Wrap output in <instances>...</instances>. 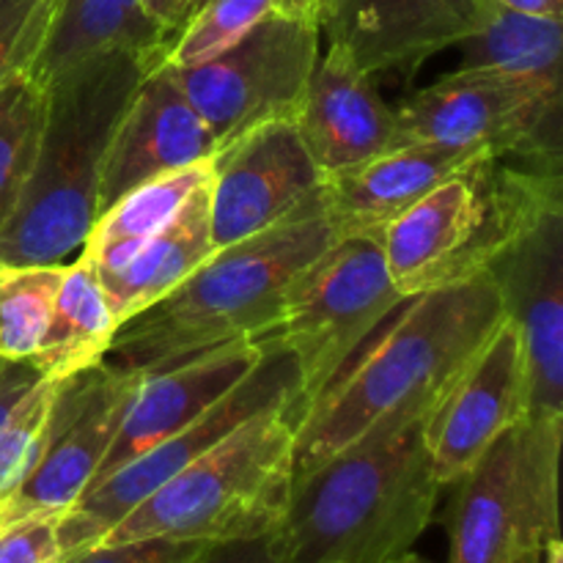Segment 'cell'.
<instances>
[{"label":"cell","instance_id":"obj_8","mask_svg":"<svg viewBox=\"0 0 563 563\" xmlns=\"http://www.w3.org/2000/svg\"><path fill=\"white\" fill-rule=\"evenodd\" d=\"M401 300L372 236H335L291 278L273 328L258 341L284 350L295 363L300 383L295 418L333 383Z\"/></svg>","mask_w":563,"mask_h":563},{"label":"cell","instance_id":"obj_22","mask_svg":"<svg viewBox=\"0 0 563 563\" xmlns=\"http://www.w3.org/2000/svg\"><path fill=\"white\" fill-rule=\"evenodd\" d=\"M168 38L141 0H49L47 27L25 75L47 86L91 55L110 49L157 55L168 49Z\"/></svg>","mask_w":563,"mask_h":563},{"label":"cell","instance_id":"obj_41","mask_svg":"<svg viewBox=\"0 0 563 563\" xmlns=\"http://www.w3.org/2000/svg\"><path fill=\"white\" fill-rule=\"evenodd\" d=\"M520 563H542V553H537V555H528V559H522Z\"/></svg>","mask_w":563,"mask_h":563},{"label":"cell","instance_id":"obj_2","mask_svg":"<svg viewBox=\"0 0 563 563\" xmlns=\"http://www.w3.org/2000/svg\"><path fill=\"white\" fill-rule=\"evenodd\" d=\"M427 416H394L302 473L269 533L275 563H388L432 522L440 482Z\"/></svg>","mask_w":563,"mask_h":563},{"label":"cell","instance_id":"obj_16","mask_svg":"<svg viewBox=\"0 0 563 563\" xmlns=\"http://www.w3.org/2000/svg\"><path fill=\"white\" fill-rule=\"evenodd\" d=\"M214 152L218 141L207 121L170 80L168 69L157 64L135 88L110 137L99 179L97 218L135 187L207 163Z\"/></svg>","mask_w":563,"mask_h":563},{"label":"cell","instance_id":"obj_36","mask_svg":"<svg viewBox=\"0 0 563 563\" xmlns=\"http://www.w3.org/2000/svg\"><path fill=\"white\" fill-rule=\"evenodd\" d=\"M146 14L163 27L168 36H174L181 25V11H185V0H141Z\"/></svg>","mask_w":563,"mask_h":563},{"label":"cell","instance_id":"obj_5","mask_svg":"<svg viewBox=\"0 0 563 563\" xmlns=\"http://www.w3.org/2000/svg\"><path fill=\"white\" fill-rule=\"evenodd\" d=\"M563 209V168L482 154L377 236L401 297L484 278L537 220Z\"/></svg>","mask_w":563,"mask_h":563},{"label":"cell","instance_id":"obj_3","mask_svg":"<svg viewBox=\"0 0 563 563\" xmlns=\"http://www.w3.org/2000/svg\"><path fill=\"white\" fill-rule=\"evenodd\" d=\"M165 53L110 49L69 66L44 86L47 108L36 163L20 203L0 229V264H66L97 220L104 154L121 113Z\"/></svg>","mask_w":563,"mask_h":563},{"label":"cell","instance_id":"obj_4","mask_svg":"<svg viewBox=\"0 0 563 563\" xmlns=\"http://www.w3.org/2000/svg\"><path fill=\"white\" fill-rule=\"evenodd\" d=\"M333 240L324 212H311L218 247L163 300L119 324L104 363L148 374L231 341L262 339L291 278Z\"/></svg>","mask_w":563,"mask_h":563},{"label":"cell","instance_id":"obj_30","mask_svg":"<svg viewBox=\"0 0 563 563\" xmlns=\"http://www.w3.org/2000/svg\"><path fill=\"white\" fill-rule=\"evenodd\" d=\"M47 16L49 0H0V82L31 69Z\"/></svg>","mask_w":563,"mask_h":563},{"label":"cell","instance_id":"obj_33","mask_svg":"<svg viewBox=\"0 0 563 563\" xmlns=\"http://www.w3.org/2000/svg\"><path fill=\"white\" fill-rule=\"evenodd\" d=\"M190 563H275L269 537L207 544Z\"/></svg>","mask_w":563,"mask_h":563},{"label":"cell","instance_id":"obj_15","mask_svg":"<svg viewBox=\"0 0 563 563\" xmlns=\"http://www.w3.org/2000/svg\"><path fill=\"white\" fill-rule=\"evenodd\" d=\"M528 416V366L509 322L493 330L423 421V443L440 487L460 482L484 451Z\"/></svg>","mask_w":563,"mask_h":563},{"label":"cell","instance_id":"obj_39","mask_svg":"<svg viewBox=\"0 0 563 563\" xmlns=\"http://www.w3.org/2000/svg\"><path fill=\"white\" fill-rule=\"evenodd\" d=\"M203 3H207V0H185V11H181V25H185V22L190 20V16L196 14V11L201 9ZM181 25H179V27H181Z\"/></svg>","mask_w":563,"mask_h":563},{"label":"cell","instance_id":"obj_38","mask_svg":"<svg viewBox=\"0 0 563 563\" xmlns=\"http://www.w3.org/2000/svg\"><path fill=\"white\" fill-rule=\"evenodd\" d=\"M542 563H563V544L561 539H553L548 548L542 550Z\"/></svg>","mask_w":563,"mask_h":563},{"label":"cell","instance_id":"obj_28","mask_svg":"<svg viewBox=\"0 0 563 563\" xmlns=\"http://www.w3.org/2000/svg\"><path fill=\"white\" fill-rule=\"evenodd\" d=\"M275 11L278 0H207L168 38L163 64L190 66L212 58Z\"/></svg>","mask_w":563,"mask_h":563},{"label":"cell","instance_id":"obj_32","mask_svg":"<svg viewBox=\"0 0 563 563\" xmlns=\"http://www.w3.org/2000/svg\"><path fill=\"white\" fill-rule=\"evenodd\" d=\"M0 563H66L58 520H22L0 528Z\"/></svg>","mask_w":563,"mask_h":563},{"label":"cell","instance_id":"obj_24","mask_svg":"<svg viewBox=\"0 0 563 563\" xmlns=\"http://www.w3.org/2000/svg\"><path fill=\"white\" fill-rule=\"evenodd\" d=\"M212 165L196 163L190 168L157 176L146 185L135 187L110 209H104L93 220L86 242L80 247V258L97 275L121 267L143 242L152 240L159 229L170 223L185 207L187 198L209 181Z\"/></svg>","mask_w":563,"mask_h":563},{"label":"cell","instance_id":"obj_40","mask_svg":"<svg viewBox=\"0 0 563 563\" xmlns=\"http://www.w3.org/2000/svg\"><path fill=\"white\" fill-rule=\"evenodd\" d=\"M388 563H427V561H421V559H418V555L410 550V553L399 555V559H394V561H388Z\"/></svg>","mask_w":563,"mask_h":563},{"label":"cell","instance_id":"obj_34","mask_svg":"<svg viewBox=\"0 0 563 563\" xmlns=\"http://www.w3.org/2000/svg\"><path fill=\"white\" fill-rule=\"evenodd\" d=\"M36 383H42V377L27 361H0V427Z\"/></svg>","mask_w":563,"mask_h":563},{"label":"cell","instance_id":"obj_25","mask_svg":"<svg viewBox=\"0 0 563 563\" xmlns=\"http://www.w3.org/2000/svg\"><path fill=\"white\" fill-rule=\"evenodd\" d=\"M456 47L460 69H489L563 86V20L495 3L493 14Z\"/></svg>","mask_w":563,"mask_h":563},{"label":"cell","instance_id":"obj_10","mask_svg":"<svg viewBox=\"0 0 563 563\" xmlns=\"http://www.w3.org/2000/svg\"><path fill=\"white\" fill-rule=\"evenodd\" d=\"M297 394H300V383H297V368L291 357L284 350L267 346L251 374L242 377L214 405H209L201 416L192 418L185 429L86 489V495L58 520V537L66 561L80 555L82 550L97 548L154 489H159L190 462L207 454L247 418L275 410V407H289L295 412Z\"/></svg>","mask_w":563,"mask_h":563},{"label":"cell","instance_id":"obj_11","mask_svg":"<svg viewBox=\"0 0 563 563\" xmlns=\"http://www.w3.org/2000/svg\"><path fill=\"white\" fill-rule=\"evenodd\" d=\"M322 53V31L269 14L207 60L170 66V80L212 130L218 148L273 121H295L308 77Z\"/></svg>","mask_w":563,"mask_h":563},{"label":"cell","instance_id":"obj_20","mask_svg":"<svg viewBox=\"0 0 563 563\" xmlns=\"http://www.w3.org/2000/svg\"><path fill=\"white\" fill-rule=\"evenodd\" d=\"M482 154L440 143H405L355 168L324 176L322 212L335 236L377 240L385 225Z\"/></svg>","mask_w":563,"mask_h":563},{"label":"cell","instance_id":"obj_35","mask_svg":"<svg viewBox=\"0 0 563 563\" xmlns=\"http://www.w3.org/2000/svg\"><path fill=\"white\" fill-rule=\"evenodd\" d=\"M330 0H278V11L275 14L295 16V20H306L322 31V22L328 16Z\"/></svg>","mask_w":563,"mask_h":563},{"label":"cell","instance_id":"obj_6","mask_svg":"<svg viewBox=\"0 0 563 563\" xmlns=\"http://www.w3.org/2000/svg\"><path fill=\"white\" fill-rule=\"evenodd\" d=\"M295 432L289 407L247 418L154 489L99 544L148 537L207 544L269 537L295 484Z\"/></svg>","mask_w":563,"mask_h":563},{"label":"cell","instance_id":"obj_9","mask_svg":"<svg viewBox=\"0 0 563 563\" xmlns=\"http://www.w3.org/2000/svg\"><path fill=\"white\" fill-rule=\"evenodd\" d=\"M396 110L399 146L440 143L563 168V86L489 69H456Z\"/></svg>","mask_w":563,"mask_h":563},{"label":"cell","instance_id":"obj_17","mask_svg":"<svg viewBox=\"0 0 563 563\" xmlns=\"http://www.w3.org/2000/svg\"><path fill=\"white\" fill-rule=\"evenodd\" d=\"M495 0H330L322 33L368 75L412 69L456 47L493 14Z\"/></svg>","mask_w":563,"mask_h":563},{"label":"cell","instance_id":"obj_19","mask_svg":"<svg viewBox=\"0 0 563 563\" xmlns=\"http://www.w3.org/2000/svg\"><path fill=\"white\" fill-rule=\"evenodd\" d=\"M264 352L267 346H262L258 339H242L198 352L176 366L141 374V383L132 394L130 407L121 418L119 432L110 443L108 456L99 465L93 484L185 429L192 418L201 416L209 405L229 394L242 377H247L251 368L264 357Z\"/></svg>","mask_w":563,"mask_h":563},{"label":"cell","instance_id":"obj_31","mask_svg":"<svg viewBox=\"0 0 563 563\" xmlns=\"http://www.w3.org/2000/svg\"><path fill=\"white\" fill-rule=\"evenodd\" d=\"M203 548L207 542L148 537L119 544H97L66 563H190Z\"/></svg>","mask_w":563,"mask_h":563},{"label":"cell","instance_id":"obj_27","mask_svg":"<svg viewBox=\"0 0 563 563\" xmlns=\"http://www.w3.org/2000/svg\"><path fill=\"white\" fill-rule=\"evenodd\" d=\"M66 264H0V361H27L49 324Z\"/></svg>","mask_w":563,"mask_h":563},{"label":"cell","instance_id":"obj_7","mask_svg":"<svg viewBox=\"0 0 563 563\" xmlns=\"http://www.w3.org/2000/svg\"><path fill=\"white\" fill-rule=\"evenodd\" d=\"M563 412L526 416L454 482L449 563H520L561 539Z\"/></svg>","mask_w":563,"mask_h":563},{"label":"cell","instance_id":"obj_29","mask_svg":"<svg viewBox=\"0 0 563 563\" xmlns=\"http://www.w3.org/2000/svg\"><path fill=\"white\" fill-rule=\"evenodd\" d=\"M58 383L42 379L31 388V394L14 407L9 421L0 427V498L22 478L36 454L38 438L47 423Z\"/></svg>","mask_w":563,"mask_h":563},{"label":"cell","instance_id":"obj_14","mask_svg":"<svg viewBox=\"0 0 563 563\" xmlns=\"http://www.w3.org/2000/svg\"><path fill=\"white\" fill-rule=\"evenodd\" d=\"M528 366V416L563 412V209L522 231L487 269Z\"/></svg>","mask_w":563,"mask_h":563},{"label":"cell","instance_id":"obj_23","mask_svg":"<svg viewBox=\"0 0 563 563\" xmlns=\"http://www.w3.org/2000/svg\"><path fill=\"white\" fill-rule=\"evenodd\" d=\"M115 330L119 322L97 273L82 258H75L66 262L49 324L27 363L42 379L60 383L99 366L108 355Z\"/></svg>","mask_w":563,"mask_h":563},{"label":"cell","instance_id":"obj_12","mask_svg":"<svg viewBox=\"0 0 563 563\" xmlns=\"http://www.w3.org/2000/svg\"><path fill=\"white\" fill-rule=\"evenodd\" d=\"M137 383L141 374L104 361L60 379L31 465L0 498V528L60 520L86 495Z\"/></svg>","mask_w":563,"mask_h":563},{"label":"cell","instance_id":"obj_37","mask_svg":"<svg viewBox=\"0 0 563 563\" xmlns=\"http://www.w3.org/2000/svg\"><path fill=\"white\" fill-rule=\"evenodd\" d=\"M495 3L506 5V9L526 11V14H539V16H553V20H563V0H495Z\"/></svg>","mask_w":563,"mask_h":563},{"label":"cell","instance_id":"obj_1","mask_svg":"<svg viewBox=\"0 0 563 563\" xmlns=\"http://www.w3.org/2000/svg\"><path fill=\"white\" fill-rule=\"evenodd\" d=\"M500 322L487 275L405 297L297 418L295 478L385 418L427 416Z\"/></svg>","mask_w":563,"mask_h":563},{"label":"cell","instance_id":"obj_21","mask_svg":"<svg viewBox=\"0 0 563 563\" xmlns=\"http://www.w3.org/2000/svg\"><path fill=\"white\" fill-rule=\"evenodd\" d=\"M218 251L209 214V181L198 187L174 220L148 242H143L121 267L97 275L108 295L115 322H126L143 308L163 300L185 278H190Z\"/></svg>","mask_w":563,"mask_h":563},{"label":"cell","instance_id":"obj_26","mask_svg":"<svg viewBox=\"0 0 563 563\" xmlns=\"http://www.w3.org/2000/svg\"><path fill=\"white\" fill-rule=\"evenodd\" d=\"M47 91L25 71L0 82V229L20 203L36 163Z\"/></svg>","mask_w":563,"mask_h":563},{"label":"cell","instance_id":"obj_18","mask_svg":"<svg viewBox=\"0 0 563 563\" xmlns=\"http://www.w3.org/2000/svg\"><path fill=\"white\" fill-rule=\"evenodd\" d=\"M295 130L324 176L399 146L396 110L379 97L374 75L330 42L308 77Z\"/></svg>","mask_w":563,"mask_h":563},{"label":"cell","instance_id":"obj_13","mask_svg":"<svg viewBox=\"0 0 563 563\" xmlns=\"http://www.w3.org/2000/svg\"><path fill=\"white\" fill-rule=\"evenodd\" d=\"M209 165V214L218 247L322 212L324 174L297 135L295 121L242 132L223 143Z\"/></svg>","mask_w":563,"mask_h":563}]
</instances>
